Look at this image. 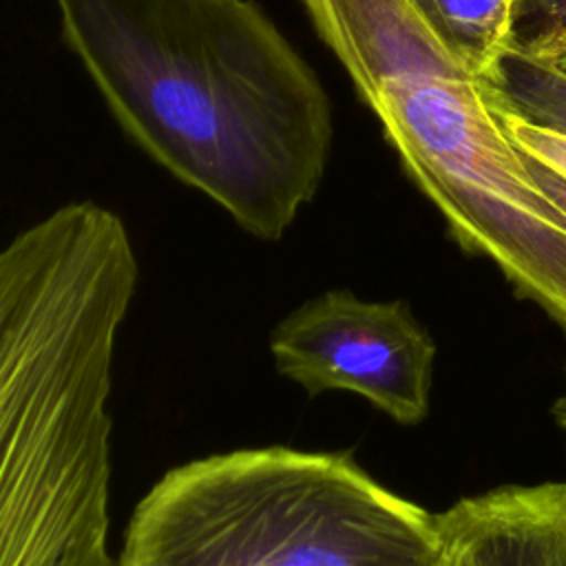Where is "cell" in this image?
Returning <instances> with one entry per match:
<instances>
[{"instance_id":"obj_1","label":"cell","mask_w":566,"mask_h":566,"mask_svg":"<svg viewBox=\"0 0 566 566\" xmlns=\"http://www.w3.org/2000/svg\"><path fill=\"white\" fill-rule=\"evenodd\" d=\"M124 135L248 234L276 241L323 181L332 106L254 0H53Z\"/></svg>"},{"instance_id":"obj_2","label":"cell","mask_w":566,"mask_h":566,"mask_svg":"<svg viewBox=\"0 0 566 566\" xmlns=\"http://www.w3.org/2000/svg\"><path fill=\"white\" fill-rule=\"evenodd\" d=\"M303 7L453 239L566 329V212L509 139L491 84L442 46L409 0Z\"/></svg>"},{"instance_id":"obj_3","label":"cell","mask_w":566,"mask_h":566,"mask_svg":"<svg viewBox=\"0 0 566 566\" xmlns=\"http://www.w3.org/2000/svg\"><path fill=\"white\" fill-rule=\"evenodd\" d=\"M438 515L349 453L237 449L164 473L115 566H440Z\"/></svg>"},{"instance_id":"obj_4","label":"cell","mask_w":566,"mask_h":566,"mask_svg":"<svg viewBox=\"0 0 566 566\" xmlns=\"http://www.w3.org/2000/svg\"><path fill=\"white\" fill-rule=\"evenodd\" d=\"M113 382L0 298V566H115Z\"/></svg>"},{"instance_id":"obj_5","label":"cell","mask_w":566,"mask_h":566,"mask_svg":"<svg viewBox=\"0 0 566 566\" xmlns=\"http://www.w3.org/2000/svg\"><path fill=\"white\" fill-rule=\"evenodd\" d=\"M270 352L310 396L354 391L400 424L429 413L436 345L405 301L323 292L274 327Z\"/></svg>"},{"instance_id":"obj_6","label":"cell","mask_w":566,"mask_h":566,"mask_svg":"<svg viewBox=\"0 0 566 566\" xmlns=\"http://www.w3.org/2000/svg\"><path fill=\"white\" fill-rule=\"evenodd\" d=\"M438 526L451 566H566V482L462 497Z\"/></svg>"},{"instance_id":"obj_7","label":"cell","mask_w":566,"mask_h":566,"mask_svg":"<svg viewBox=\"0 0 566 566\" xmlns=\"http://www.w3.org/2000/svg\"><path fill=\"white\" fill-rule=\"evenodd\" d=\"M442 46L491 82L515 42L520 0H409Z\"/></svg>"},{"instance_id":"obj_8","label":"cell","mask_w":566,"mask_h":566,"mask_svg":"<svg viewBox=\"0 0 566 566\" xmlns=\"http://www.w3.org/2000/svg\"><path fill=\"white\" fill-rule=\"evenodd\" d=\"M566 35V0H520L513 49H531Z\"/></svg>"},{"instance_id":"obj_9","label":"cell","mask_w":566,"mask_h":566,"mask_svg":"<svg viewBox=\"0 0 566 566\" xmlns=\"http://www.w3.org/2000/svg\"><path fill=\"white\" fill-rule=\"evenodd\" d=\"M520 55H524L526 60L539 64L542 69H546L548 73L557 75L559 80L566 82V35L557 38L553 42L539 44V46H531V49H511Z\"/></svg>"},{"instance_id":"obj_10","label":"cell","mask_w":566,"mask_h":566,"mask_svg":"<svg viewBox=\"0 0 566 566\" xmlns=\"http://www.w3.org/2000/svg\"><path fill=\"white\" fill-rule=\"evenodd\" d=\"M520 155H522L531 177L537 181V186L566 212V179L559 172H555L553 168H548L546 164H542L539 159H535V157H531V155H526L522 150H520Z\"/></svg>"},{"instance_id":"obj_11","label":"cell","mask_w":566,"mask_h":566,"mask_svg":"<svg viewBox=\"0 0 566 566\" xmlns=\"http://www.w3.org/2000/svg\"><path fill=\"white\" fill-rule=\"evenodd\" d=\"M553 416H555V420L559 422V427L566 429V396L553 407Z\"/></svg>"},{"instance_id":"obj_12","label":"cell","mask_w":566,"mask_h":566,"mask_svg":"<svg viewBox=\"0 0 566 566\" xmlns=\"http://www.w3.org/2000/svg\"><path fill=\"white\" fill-rule=\"evenodd\" d=\"M440 566H451V562H449V559H447V555H444V557H442V564H440Z\"/></svg>"}]
</instances>
